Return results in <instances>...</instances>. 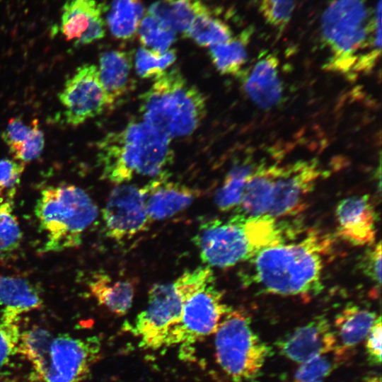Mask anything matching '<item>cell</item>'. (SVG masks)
<instances>
[{"label": "cell", "instance_id": "obj_21", "mask_svg": "<svg viewBox=\"0 0 382 382\" xmlns=\"http://www.w3.org/2000/svg\"><path fill=\"white\" fill-rule=\"evenodd\" d=\"M99 76L112 103L127 89L132 65V53L110 50L100 55Z\"/></svg>", "mask_w": 382, "mask_h": 382}, {"label": "cell", "instance_id": "obj_23", "mask_svg": "<svg viewBox=\"0 0 382 382\" xmlns=\"http://www.w3.org/2000/svg\"><path fill=\"white\" fill-rule=\"evenodd\" d=\"M133 280L112 282L106 274L98 275L90 283V289L99 304L112 313L122 316L130 309L135 293Z\"/></svg>", "mask_w": 382, "mask_h": 382}, {"label": "cell", "instance_id": "obj_2", "mask_svg": "<svg viewBox=\"0 0 382 382\" xmlns=\"http://www.w3.org/2000/svg\"><path fill=\"white\" fill-rule=\"evenodd\" d=\"M330 241L313 232L299 241L260 251L252 261V280L261 289L281 296H311L322 288L324 257Z\"/></svg>", "mask_w": 382, "mask_h": 382}, {"label": "cell", "instance_id": "obj_1", "mask_svg": "<svg viewBox=\"0 0 382 382\" xmlns=\"http://www.w3.org/2000/svg\"><path fill=\"white\" fill-rule=\"evenodd\" d=\"M331 57L325 69L350 76L370 71L381 51V1L371 18L364 0H334L321 18Z\"/></svg>", "mask_w": 382, "mask_h": 382}, {"label": "cell", "instance_id": "obj_6", "mask_svg": "<svg viewBox=\"0 0 382 382\" xmlns=\"http://www.w3.org/2000/svg\"><path fill=\"white\" fill-rule=\"evenodd\" d=\"M206 99L177 68L164 71L140 98L143 121L170 139L194 132L206 115Z\"/></svg>", "mask_w": 382, "mask_h": 382}, {"label": "cell", "instance_id": "obj_38", "mask_svg": "<svg viewBox=\"0 0 382 382\" xmlns=\"http://www.w3.org/2000/svg\"><path fill=\"white\" fill-rule=\"evenodd\" d=\"M25 164L8 159H0V194L5 190L15 191Z\"/></svg>", "mask_w": 382, "mask_h": 382}, {"label": "cell", "instance_id": "obj_39", "mask_svg": "<svg viewBox=\"0 0 382 382\" xmlns=\"http://www.w3.org/2000/svg\"><path fill=\"white\" fill-rule=\"evenodd\" d=\"M381 318L378 316L365 340L367 361L371 366H380L381 363Z\"/></svg>", "mask_w": 382, "mask_h": 382}, {"label": "cell", "instance_id": "obj_9", "mask_svg": "<svg viewBox=\"0 0 382 382\" xmlns=\"http://www.w3.org/2000/svg\"><path fill=\"white\" fill-rule=\"evenodd\" d=\"M214 335L216 362L230 382H260L274 350L254 331L248 315L231 309Z\"/></svg>", "mask_w": 382, "mask_h": 382}, {"label": "cell", "instance_id": "obj_10", "mask_svg": "<svg viewBox=\"0 0 382 382\" xmlns=\"http://www.w3.org/2000/svg\"><path fill=\"white\" fill-rule=\"evenodd\" d=\"M213 282L185 301L181 316L168 332L163 347L190 345L214 335L224 316L231 310Z\"/></svg>", "mask_w": 382, "mask_h": 382}, {"label": "cell", "instance_id": "obj_30", "mask_svg": "<svg viewBox=\"0 0 382 382\" xmlns=\"http://www.w3.org/2000/svg\"><path fill=\"white\" fill-rule=\"evenodd\" d=\"M176 54L174 49L160 53L144 47H140L135 54L136 72L143 79H156L175 62Z\"/></svg>", "mask_w": 382, "mask_h": 382}, {"label": "cell", "instance_id": "obj_12", "mask_svg": "<svg viewBox=\"0 0 382 382\" xmlns=\"http://www.w3.org/2000/svg\"><path fill=\"white\" fill-rule=\"evenodd\" d=\"M58 98L64 108L65 122L74 127L100 115L112 105L100 81L98 69L92 64L78 67L66 81Z\"/></svg>", "mask_w": 382, "mask_h": 382}, {"label": "cell", "instance_id": "obj_40", "mask_svg": "<svg viewBox=\"0 0 382 382\" xmlns=\"http://www.w3.org/2000/svg\"><path fill=\"white\" fill-rule=\"evenodd\" d=\"M2 196H3V195H2L1 194H0V199H1V197Z\"/></svg>", "mask_w": 382, "mask_h": 382}, {"label": "cell", "instance_id": "obj_13", "mask_svg": "<svg viewBox=\"0 0 382 382\" xmlns=\"http://www.w3.org/2000/svg\"><path fill=\"white\" fill-rule=\"evenodd\" d=\"M146 185L120 184L111 191L103 209L106 235L115 241L129 238L150 224L146 208Z\"/></svg>", "mask_w": 382, "mask_h": 382}, {"label": "cell", "instance_id": "obj_36", "mask_svg": "<svg viewBox=\"0 0 382 382\" xmlns=\"http://www.w3.org/2000/svg\"><path fill=\"white\" fill-rule=\"evenodd\" d=\"M20 331L16 323H0V368L16 352Z\"/></svg>", "mask_w": 382, "mask_h": 382}, {"label": "cell", "instance_id": "obj_16", "mask_svg": "<svg viewBox=\"0 0 382 382\" xmlns=\"http://www.w3.org/2000/svg\"><path fill=\"white\" fill-rule=\"evenodd\" d=\"M337 235L356 246L372 245L376 236V212L368 195L346 197L337 205Z\"/></svg>", "mask_w": 382, "mask_h": 382}, {"label": "cell", "instance_id": "obj_17", "mask_svg": "<svg viewBox=\"0 0 382 382\" xmlns=\"http://www.w3.org/2000/svg\"><path fill=\"white\" fill-rule=\"evenodd\" d=\"M146 186V208L150 223L169 218L187 208L199 192L185 185L170 182L164 171Z\"/></svg>", "mask_w": 382, "mask_h": 382}, {"label": "cell", "instance_id": "obj_28", "mask_svg": "<svg viewBox=\"0 0 382 382\" xmlns=\"http://www.w3.org/2000/svg\"><path fill=\"white\" fill-rule=\"evenodd\" d=\"M254 168L253 166L247 163L236 164L232 167L214 197L219 210L228 212L238 207L245 184Z\"/></svg>", "mask_w": 382, "mask_h": 382}, {"label": "cell", "instance_id": "obj_8", "mask_svg": "<svg viewBox=\"0 0 382 382\" xmlns=\"http://www.w3.org/2000/svg\"><path fill=\"white\" fill-rule=\"evenodd\" d=\"M35 212L46 233L44 250L49 252L79 246L83 233L98 216L97 206L91 197L72 185L43 190Z\"/></svg>", "mask_w": 382, "mask_h": 382}, {"label": "cell", "instance_id": "obj_24", "mask_svg": "<svg viewBox=\"0 0 382 382\" xmlns=\"http://www.w3.org/2000/svg\"><path fill=\"white\" fill-rule=\"evenodd\" d=\"M248 28L223 44L212 46L209 54L216 69L222 74H238L247 59V47L252 35Z\"/></svg>", "mask_w": 382, "mask_h": 382}, {"label": "cell", "instance_id": "obj_34", "mask_svg": "<svg viewBox=\"0 0 382 382\" xmlns=\"http://www.w3.org/2000/svg\"><path fill=\"white\" fill-rule=\"evenodd\" d=\"M33 127L34 120L30 125H26L19 117L9 120L2 132V139L8 146L11 155L31 136Z\"/></svg>", "mask_w": 382, "mask_h": 382}, {"label": "cell", "instance_id": "obj_19", "mask_svg": "<svg viewBox=\"0 0 382 382\" xmlns=\"http://www.w3.org/2000/svg\"><path fill=\"white\" fill-rule=\"evenodd\" d=\"M377 318L374 311L354 303L346 305L336 315L332 326L337 340L335 364L365 340Z\"/></svg>", "mask_w": 382, "mask_h": 382}, {"label": "cell", "instance_id": "obj_31", "mask_svg": "<svg viewBox=\"0 0 382 382\" xmlns=\"http://www.w3.org/2000/svg\"><path fill=\"white\" fill-rule=\"evenodd\" d=\"M13 198L0 204V253L16 250L20 245L22 233L13 212Z\"/></svg>", "mask_w": 382, "mask_h": 382}, {"label": "cell", "instance_id": "obj_22", "mask_svg": "<svg viewBox=\"0 0 382 382\" xmlns=\"http://www.w3.org/2000/svg\"><path fill=\"white\" fill-rule=\"evenodd\" d=\"M207 8L201 0H156L147 12L165 28L183 34L195 18Z\"/></svg>", "mask_w": 382, "mask_h": 382}, {"label": "cell", "instance_id": "obj_26", "mask_svg": "<svg viewBox=\"0 0 382 382\" xmlns=\"http://www.w3.org/2000/svg\"><path fill=\"white\" fill-rule=\"evenodd\" d=\"M201 47H212L231 40L233 32L222 20L213 16L207 8L199 13L183 34Z\"/></svg>", "mask_w": 382, "mask_h": 382}, {"label": "cell", "instance_id": "obj_35", "mask_svg": "<svg viewBox=\"0 0 382 382\" xmlns=\"http://www.w3.org/2000/svg\"><path fill=\"white\" fill-rule=\"evenodd\" d=\"M44 146V134L39 128L37 120H34L31 136L12 154V156L15 160L25 164L37 158L41 154Z\"/></svg>", "mask_w": 382, "mask_h": 382}, {"label": "cell", "instance_id": "obj_5", "mask_svg": "<svg viewBox=\"0 0 382 382\" xmlns=\"http://www.w3.org/2000/svg\"><path fill=\"white\" fill-rule=\"evenodd\" d=\"M170 142L169 137L144 121L108 134L98 144L103 178L120 185L135 175H158L172 161Z\"/></svg>", "mask_w": 382, "mask_h": 382}, {"label": "cell", "instance_id": "obj_18", "mask_svg": "<svg viewBox=\"0 0 382 382\" xmlns=\"http://www.w3.org/2000/svg\"><path fill=\"white\" fill-rule=\"evenodd\" d=\"M279 64L274 54H263L250 71L243 75L246 94L260 108L270 109L282 98L283 86L279 74Z\"/></svg>", "mask_w": 382, "mask_h": 382}, {"label": "cell", "instance_id": "obj_37", "mask_svg": "<svg viewBox=\"0 0 382 382\" xmlns=\"http://www.w3.org/2000/svg\"><path fill=\"white\" fill-rule=\"evenodd\" d=\"M359 268L376 286L381 283V243L378 241L374 246L368 248L359 262Z\"/></svg>", "mask_w": 382, "mask_h": 382}, {"label": "cell", "instance_id": "obj_29", "mask_svg": "<svg viewBox=\"0 0 382 382\" xmlns=\"http://www.w3.org/2000/svg\"><path fill=\"white\" fill-rule=\"evenodd\" d=\"M139 41L147 49L163 53L176 40V33L165 28L149 13L141 20L137 33Z\"/></svg>", "mask_w": 382, "mask_h": 382}, {"label": "cell", "instance_id": "obj_15", "mask_svg": "<svg viewBox=\"0 0 382 382\" xmlns=\"http://www.w3.org/2000/svg\"><path fill=\"white\" fill-rule=\"evenodd\" d=\"M103 4L98 0H66L62 8L61 31L76 47L90 44L105 35Z\"/></svg>", "mask_w": 382, "mask_h": 382}, {"label": "cell", "instance_id": "obj_25", "mask_svg": "<svg viewBox=\"0 0 382 382\" xmlns=\"http://www.w3.org/2000/svg\"><path fill=\"white\" fill-rule=\"evenodd\" d=\"M144 10L142 0H112L106 20L112 35L122 40L132 39Z\"/></svg>", "mask_w": 382, "mask_h": 382}, {"label": "cell", "instance_id": "obj_27", "mask_svg": "<svg viewBox=\"0 0 382 382\" xmlns=\"http://www.w3.org/2000/svg\"><path fill=\"white\" fill-rule=\"evenodd\" d=\"M53 337L50 331L39 327H33L21 333L16 352L32 364L30 377L37 376L45 370Z\"/></svg>", "mask_w": 382, "mask_h": 382}, {"label": "cell", "instance_id": "obj_7", "mask_svg": "<svg viewBox=\"0 0 382 382\" xmlns=\"http://www.w3.org/2000/svg\"><path fill=\"white\" fill-rule=\"evenodd\" d=\"M213 282V272L207 266L186 271L173 282L154 284L149 291L146 308L132 323L125 325L126 329L139 339V346L144 349L163 347L187 299Z\"/></svg>", "mask_w": 382, "mask_h": 382}, {"label": "cell", "instance_id": "obj_4", "mask_svg": "<svg viewBox=\"0 0 382 382\" xmlns=\"http://www.w3.org/2000/svg\"><path fill=\"white\" fill-rule=\"evenodd\" d=\"M320 173L314 159L285 166L261 164L255 167L236 212L275 219L296 214L302 210Z\"/></svg>", "mask_w": 382, "mask_h": 382}, {"label": "cell", "instance_id": "obj_20", "mask_svg": "<svg viewBox=\"0 0 382 382\" xmlns=\"http://www.w3.org/2000/svg\"><path fill=\"white\" fill-rule=\"evenodd\" d=\"M42 306L39 291L28 280L13 276H0L1 321L16 323L19 315Z\"/></svg>", "mask_w": 382, "mask_h": 382}, {"label": "cell", "instance_id": "obj_33", "mask_svg": "<svg viewBox=\"0 0 382 382\" xmlns=\"http://www.w3.org/2000/svg\"><path fill=\"white\" fill-rule=\"evenodd\" d=\"M294 6V0H262L260 9L270 25L283 29L290 21Z\"/></svg>", "mask_w": 382, "mask_h": 382}, {"label": "cell", "instance_id": "obj_11", "mask_svg": "<svg viewBox=\"0 0 382 382\" xmlns=\"http://www.w3.org/2000/svg\"><path fill=\"white\" fill-rule=\"evenodd\" d=\"M100 352L98 337L76 338L59 335L53 337L45 370L31 376V382H83Z\"/></svg>", "mask_w": 382, "mask_h": 382}, {"label": "cell", "instance_id": "obj_32", "mask_svg": "<svg viewBox=\"0 0 382 382\" xmlns=\"http://www.w3.org/2000/svg\"><path fill=\"white\" fill-rule=\"evenodd\" d=\"M335 365L326 355L313 358L300 364L292 382H323Z\"/></svg>", "mask_w": 382, "mask_h": 382}, {"label": "cell", "instance_id": "obj_3", "mask_svg": "<svg viewBox=\"0 0 382 382\" xmlns=\"http://www.w3.org/2000/svg\"><path fill=\"white\" fill-rule=\"evenodd\" d=\"M288 224L268 216L236 212L226 221L214 218L201 223L193 241L202 261L226 268L250 260L260 251L295 236Z\"/></svg>", "mask_w": 382, "mask_h": 382}, {"label": "cell", "instance_id": "obj_14", "mask_svg": "<svg viewBox=\"0 0 382 382\" xmlns=\"http://www.w3.org/2000/svg\"><path fill=\"white\" fill-rule=\"evenodd\" d=\"M275 346L285 358L301 364L334 352L337 340L331 323L322 315L282 337Z\"/></svg>", "mask_w": 382, "mask_h": 382}]
</instances>
